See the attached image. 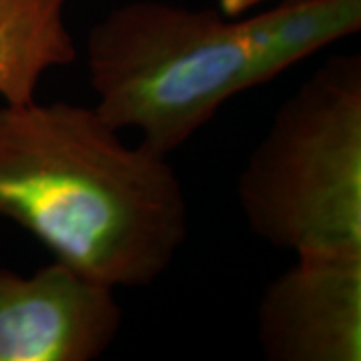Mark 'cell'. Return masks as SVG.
<instances>
[{"label": "cell", "mask_w": 361, "mask_h": 361, "mask_svg": "<svg viewBox=\"0 0 361 361\" xmlns=\"http://www.w3.org/2000/svg\"><path fill=\"white\" fill-rule=\"evenodd\" d=\"M68 0H0V94L6 104L35 101L44 71L73 65L77 47L65 26Z\"/></svg>", "instance_id": "cell-6"}, {"label": "cell", "mask_w": 361, "mask_h": 361, "mask_svg": "<svg viewBox=\"0 0 361 361\" xmlns=\"http://www.w3.org/2000/svg\"><path fill=\"white\" fill-rule=\"evenodd\" d=\"M360 28L361 0H283L247 18L130 2L87 40L94 109L113 129H137L142 147L167 157L237 92Z\"/></svg>", "instance_id": "cell-2"}, {"label": "cell", "mask_w": 361, "mask_h": 361, "mask_svg": "<svg viewBox=\"0 0 361 361\" xmlns=\"http://www.w3.org/2000/svg\"><path fill=\"white\" fill-rule=\"evenodd\" d=\"M115 289L61 261L32 277L0 267V361H90L115 341Z\"/></svg>", "instance_id": "cell-4"}, {"label": "cell", "mask_w": 361, "mask_h": 361, "mask_svg": "<svg viewBox=\"0 0 361 361\" xmlns=\"http://www.w3.org/2000/svg\"><path fill=\"white\" fill-rule=\"evenodd\" d=\"M263 0H219V13L229 18H237L255 8Z\"/></svg>", "instance_id": "cell-7"}, {"label": "cell", "mask_w": 361, "mask_h": 361, "mask_svg": "<svg viewBox=\"0 0 361 361\" xmlns=\"http://www.w3.org/2000/svg\"><path fill=\"white\" fill-rule=\"evenodd\" d=\"M249 227L297 255H361V59H329L277 111L239 179Z\"/></svg>", "instance_id": "cell-3"}, {"label": "cell", "mask_w": 361, "mask_h": 361, "mask_svg": "<svg viewBox=\"0 0 361 361\" xmlns=\"http://www.w3.org/2000/svg\"><path fill=\"white\" fill-rule=\"evenodd\" d=\"M116 133L97 109L0 106V215L90 279L142 287L183 245L187 203L165 155Z\"/></svg>", "instance_id": "cell-1"}, {"label": "cell", "mask_w": 361, "mask_h": 361, "mask_svg": "<svg viewBox=\"0 0 361 361\" xmlns=\"http://www.w3.org/2000/svg\"><path fill=\"white\" fill-rule=\"evenodd\" d=\"M259 341L273 361L361 360V255H303L259 303Z\"/></svg>", "instance_id": "cell-5"}]
</instances>
